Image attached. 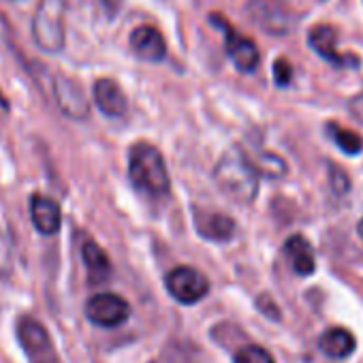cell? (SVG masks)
Returning <instances> with one entry per match:
<instances>
[{
	"mask_svg": "<svg viewBox=\"0 0 363 363\" xmlns=\"http://www.w3.org/2000/svg\"><path fill=\"white\" fill-rule=\"evenodd\" d=\"M214 182L218 189L238 203H252L259 193V173L250 158L242 150H229L223 154L214 169Z\"/></svg>",
	"mask_w": 363,
	"mask_h": 363,
	"instance_id": "obj_1",
	"label": "cell"
},
{
	"mask_svg": "<svg viewBox=\"0 0 363 363\" xmlns=\"http://www.w3.org/2000/svg\"><path fill=\"white\" fill-rule=\"evenodd\" d=\"M128 177L133 186L147 197H167L171 182L162 154L150 143H135L128 158Z\"/></svg>",
	"mask_w": 363,
	"mask_h": 363,
	"instance_id": "obj_2",
	"label": "cell"
},
{
	"mask_svg": "<svg viewBox=\"0 0 363 363\" xmlns=\"http://www.w3.org/2000/svg\"><path fill=\"white\" fill-rule=\"evenodd\" d=\"M65 0H41L35 13L33 37L48 54H58L65 48Z\"/></svg>",
	"mask_w": 363,
	"mask_h": 363,
	"instance_id": "obj_3",
	"label": "cell"
},
{
	"mask_svg": "<svg viewBox=\"0 0 363 363\" xmlns=\"http://www.w3.org/2000/svg\"><path fill=\"white\" fill-rule=\"evenodd\" d=\"M212 24L216 28H220L225 33V45H227V54L231 58V62L235 65L238 71L242 73H255L261 56H259V48L255 45V41H250L248 37L240 35L225 18L220 16H212Z\"/></svg>",
	"mask_w": 363,
	"mask_h": 363,
	"instance_id": "obj_4",
	"label": "cell"
},
{
	"mask_svg": "<svg viewBox=\"0 0 363 363\" xmlns=\"http://www.w3.org/2000/svg\"><path fill=\"white\" fill-rule=\"evenodd\" d=\"M167 291L169 295L179 301V303H197L199 299H203L210 291V282L208 278L193 269V267H175L173 272L167 274L164 278Z\"/></svg>",
	"mask_w": 363,
	"mask_h": 363,
	"instance_id": "obj_5",
	"label": "cell"
},
{
	"mask_svg": "<svg viewBox=\"0 0 363 363\" xmlns=\"http://www.w3.org/2000/svg\"><path fill=\"white\" fill-rule=\"evenodd\" d=\"M18 337L30 363H60L50 333L41 323L33 318H22L18 327Z\"/></svg>",
	"mask_w": 363,
	"mask_h": 363,
	"instance_id": "obj_6",
	"label": "cell"
},
{
	"mask_svg": "<svg viewBox=\"0 0 363 363\" xmlns=\"http://www.w3.org/2000/svg\"><path fill=\"white\" fill-rule=\"evenodd\" d=\"M86 316L99 327H118L130 316V306L124 297L116 293H99L88 299Z\"/></svg>",
	"mask_w": 363,
	"mask_h": 363,
	"instance_id": "obj_7",
	"label": "cell"
},
{
	"mask_svg": "<svg viewBox=\"0 0 363 363\" xmlns=\"http://www.w3.org/2000/svg\"><path fill=\"white\" fill-rule=\"evenodd\" d=\"M308 45L323 58L327 60L329 65L333 67H340V69H354L359 67V58L352 56V54H342L337 50V35L331 26L327 24H320V26H314L310 33H308Z\"/></svg>",
	"mask_w": 363,
	"mask_h": 363,
	"instance_id": "obj_8",
	"label": "cell"
},
{
	"mask_svg": "<svg viewBox=\"0 0 363 363\" xmlns=\"http://www.w3.org/2000/svg\"><path fill=\"white\" fill-rule=\"evenodd\" d=\"M130 50L145 62H158L167 56V43L162 35L152 26H139L130 35Z\"/></svg>",
	"mask_w": 363,
	"mask_h": 363,
	"instance_id": "obj_9",
	"label": "cell"
},
{
	"mask_svg": "<svg viewBox=\"0 0 363 363\" xmlns=\"http://www.w3.org/2000/svg\"><path fill=\"white\" fill-rule=\"evenodd\" d=\"M54 94L56 101L60 105V109L75 120H84L88 116V101L79 88L77 82L69 79V77H58L56 86H54Z\"/></svg>",
	"mask_w": 363,
	"mask_h": 363,
	"instance_id": "obj_10",
	"label": "cell"
},
{
	"mask_svg": "<svg viewBox=\"0 0 363 363\" xmlns=\"http://www.w3.org/2000/svg\"><path fill=\"white\" fill-rule=\"evenodd\" d=\"M30 216H33V225L39 233L43 235H54L58 233L60 225H62V212L60 206L45 197V195H35L30 199Z\"/></svg>",
	"mask_w": 363,
	"mask_h": 363,
	"instance_id": "obj_11",
	"label": "cell"
},
{
	"mask_svg": "<svg viewBox=\"0 0 363 363\" xmlns=\"http://www.w3.org/2000/svg\"><path fill=\"white\" fill-rule=\"evenodd\" d=\"M195 227L210 242H229L235 235V220L218 212H195Z\"/></svg>",
	"mask_w": 363,
	"mask_h": 363,
	"instance_id": "obj_12",
	"label": "cell"
},
{
	"mask_svg": "<svg viewBox=\"0 0 363 363\" xmlns=\"http://www.w3.org/2000/svg\"><path fill=\"white\" fill-rule=\"evenodd\" d=\"M94 103L109 118H120L126 113V96L113 79H99L94 84Z\"/></svg>",
	"mask_w": 363,
	"mask_h": 363,
	"instance_id": "obj_13",
	"label": "cell"
},
{
	"mask_svg": "<svg viewBox=\"0 0 363 363\" xmlns=\"http://www.w3.org/2000/svg\"><path fill=\"white\" fill-rule=\"evenodd\" d=\"M284 255L297 276H312L316 269V259L310 242L301 235H293L284 244Z\"/></svg>",
	"mask_w": 363,
	"mask_h": 363,
	"instance_id": "obj_14",
	"label": "cell"
},
{
	"mask_svg": "<svg viewBox=\"0 0 363 363\" xmlns=\"http://www.w3.org/2000/svg\"><path fill=\"white\" fill-rule=\"evenodd\" d=\"M250 16L255 18V22L263 30H267L272 35H286L289 28H291L289 16L282 9H278L274 5H267V3H252L250 5Z\"/></svg>",
	"mask_w": 363,
	"mask_h": 363,
	"instance_id": "obj_15",
	"label": "cell"
},
{
	"mask_svg": "<svg viewBox=\"0 0 363 363\" xmlns=\"http://www.w3.org/2000/svg\"><path fill=\"white\" fill-rule=\"evenodd\" d=\"M354 346H357V342H354L352 333L344 327L327 329L318 340V348L331 359H346L354 350Z\"/></svg>",
	"mask_w": 363,
	"mask_h": 363,
	"instance_id": "obj_16",
	"label": "cell"
},
{
	"mask_svg": "<svg viewBox=\"0 0 363 363\" xmlns=\"http://www.w3.org/2000/svg\"><path fill=\"white\" fill-rule=\"evenodd\" d=\"M82 257H84V263L88 267V278L92 284H99L111 276V263L96 242H92V240L84 242Z\"/></svg>",
	"mask_w": 363,
	"mask_h": 363,
	"instance_id": "obj_17",
	"label": "cell"
},
{
	"mask_svg": "<svg viewBox=\"0 0 363 363\" xmlns=\"http://www.w3.org/2000/svg\"><path fill=\"white\" fill-rule=\"evenodd\" d=\"M325 130H327V135L331 137V141H333L344 154H350V156L361 154V150H363V139H361L357 133H352V130H348V128H344V126H340V124H335V122H329Z\"/></svg>",
	"mask_w": 363,
	"mask_h": 363,
	"instance_id": "obj_18",
	"label": "cell"
},
{
	"mask_svg": "<svg viewBox=\"0 0 363 363\" xmlns=\"http://www.w3.org/2000/svg\"><path fill=\"white\" fill-rule=\"evenodd\" d=\"M250 158V162H252V167H255V171L259 173V177L261 175H265V177H282V175H286V162L280 158V156H276V154H269V152H261V154H257V156H248Z\"/></svg>",
	"mask_w": 363,
	"mask_h": 363,
	"instance_id": "obj_19",
	"label": "cell"
},
{
	"mask_svg": "<svg viewBox=\"0 0 363 363\" xmlns=\"http://www.w3.org/2000/svg\"><path fill=\"white\" fill-rule=\"evenodd\" d=\"M235 363H274V357L263 346L250 344L235 352Z\"/></svg>",
	"mask_w": 363,
	"mask_h": 363,
	"instance_id": "obj_20",
	"label": "cell"
},
{
	"mask_svg": "<svg viewBox=\"0 0 363 363\" xmlns=\"http://www.w3.org/2000/svg\"><path fill=\"white\" fill-rule=\"evenodd\" d=\"M329 182H331L333 193H337V195H346L350 191V179H348V175L344 173V169H340L335 164H329Z\"/></svg>",
	"mask_w": 363,
	"mask_h": 363,
	"instance_id": "obj_21",
	"label": "cell"
},
{
	"mask_svg": "<svg viewBox=\"0 0 363 363\" xmlns=\"http://www.w3.org/2000/svg\"><path fill=\"white\" fill-rule=\"evenodd\" d=\"M291 79H293V67H291V62L284 60V58L276 60V65H274V82L280 88H286L291 84Z\"/></svg>",
	"mask_w": 363,
	"mask_h": 363,
	"instance_id": "obj_22",
	"label": "cell"
},
{
	"mask_svg": "<svg viewBox=\"0 0 363 363\" xmlns=\"http://www.w3.org/2000/svg\"><path fill=\"white\" fill-rule=\"evenodd\" d=\"M348 109H350V116H352L359 124H363V94H357V96L350 101Z\"/></svg>",
	"mask_w": 363,
	"mask_h": 363,
	"instance_id": "obj_23",
	"label": "cell"
},
{
	"mask_svg": "<svg viewBox=\"0 0 363 363\" xmlns=\"http://www.w3.org/2000/svg\"><path fill=\"white\" fill-rule=\"evenodd\" d=\"M120 3H122V0H101V5H103L105 13H107L109 18H113V16L118 13V9H120Z\"/></svg>",
	"mask_w": 363,
	"mask_h": 363,
	"instance_id": "obj_24",
	"label": "cell"
},
{
	"mask_svg": "<svg viewBox=\"0 0 363 363\" xmlns=\"http://www.w3.org/2000/svg\"><path fill=\"white\" fill-rule=\"evenodd\" d=\"M0 105H3V107H9V105H7V99H5L3 94H0Z\"/></svg>",
	"mask_w": 363,
	"mask_h": 363,
	"instance_id": "obj_25",
	"label": "cell"
},
{
	"mask_svg": "<svg viewBox=\"0 0 363 363\" xmlns=\"http://www.w3.org/2000/svg\"><path fill=\"white\" fill-rule=\"evenodd\" d=\"M359 235H361V238H363V220H361V223H359Z\"/></svg>",
	"mask_w": 363,
	"mask_h": 363,
	"instance_id": "obj_26",
	"label": "cell"
},
{
	"mask_svg": "<svg viewBox=\"0 0 363 363\" xmlns=\"http://www.w3.org/2000/svg\"><path fill=\"white\" fill-rule=\"evenodd\" d=\"M11 3H22V0H11Z\"/></svg>",
	"mask_w": 363,
	"mask_h": 363,
	"instance_id": "obj_27",
	"label": "cell"
}]
</instances>
